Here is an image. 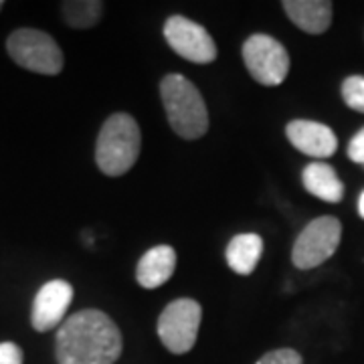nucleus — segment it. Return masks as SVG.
<instances>
[{
  "label": "nucleus",
  "mask_w": 364,
  "mask_h": 364,
  "mask_svg": "<svg viewBox=\"0 0 364 364\" xmlns=\"http://www.w3.org/2000/svg\"><path fill=\"white\" fill-rule=\"evenodd\" d=\"M122 350V332L102 310H81L59 326L57 364H116Z\"/></svg>",
  "instance_id": "obj_1"
},
{
  "label": "nucleus",
  "mask_w": 364,
  "mask_h": 364,
  "mask_svg": "<svg viewBox=\"0 0 364 364\" xmlns=\"http://www.w3.org/2000/svg\"><path fill=\"white\" fill-rule=\"evenodd\" d=\"M160 97L174 134L184 140H198L207 134V104L193 81L181 73H170L160 83Z\"/></svg>",
  "instance_id": "obj_2"
},
{
  "label": "nucleus",
  "mask_w": 364,
  "mask_h": 364,
  "mask_svg": "<svg viewBox=\"0 0 364 364\" xmlns=\"http://www.w3.org/2000/svg\"><path fill=\"white\" fill-rule=\"evenodd\" d=\"M142 134L138 122L128 114H114L104 122L97 144L95 164L105 176L126 174L140 156Z\"/></svg>",
  "instance_id": "obj_3"
},
{
  "label": "nucleus",
  "mask_w": 364,
  "mask_h": 364,
  "mask_svg": "<svg viewBox=\"0 0 364 364\" xmlns=\"http://www.w3.org/2000/svg\"><path fill=\"white\" fill-rule=\"evenodd\" d=\"M6 51L16 65L41 75H57L65 63L57 41L37 28L14 31L6 39Z\"/></svg>",
  "instance_id": "obj_4"
},
{
  "label": "nucleus",
  "mask_w": 364,
  "mask_h": 364,
  "mask_svg": "<svg viewBox=\"0 0 364 364\" xmlns=\"http://www.w3.org/2000/svg\"><path fill=\"white\" fill-rule=\"evenodd\" d=\"M200 320L203 308L196 299H174L158 318V338L172 354H186L195 348Z\"/></svg>",
  "instance_id": "obj_5"
},
{
  "label": "nucleus",
  "mask_w": 364,
  "mask_h": 364,
  "mask_svg": "<svg viewBox=\"0 0 364 364\" xmlns=\"http://www.w3.org/2000/svg\"><path fill=\"white\" fill-rule=\"evenodd\" d=\"M340 241L342 225L338 219L330 215L318 217L298 235L291 249V261L298 269H314L338 251Z\"/></svg>",
  "instance_id": "obj_6"
},
{
  "label": "nucleus",
  "mask_w": 364,
  "mask_h": 364,
  "mask_svg": "<svg viewBox=\"0 0 364 364\" xmlns=\"http://www.w3.org/2000/svg\"><path fill=\"white\" fill-rule=\"evenodd\" d=\"M243 63L247 67L249 75L257 83L275 87L286 81L291 59L279 41L257 33L243 43Z\"/></svg>",
  "instance_id": "obj_7"
},
{
  "label": "nucleus",
  "mask_w": 364,
  "mask_h": 364,
  "mask_svg": "<svg viewBox=\"0 0 364 364\" xmlns=\"http://www.w3.org/2000/svg\"><path fill=\"white\" fill-rule=\"evenodd\" d=\"M164 39L172 51L191 63L207 65L217 59V45L207 28L186 16H170L164 23Z\"/></svg>",
  "instance_id": "obj_8"
},
{
  "label": "nucleus",
  "mask_w": 364,
  "mask_h": 364,
  "mask_svg": "<svg viewBox=\"0 0 364 364\" xmlns=\"http://www.w3.org/2000/svg\"><path fill=\"white\" fill-rule=\"evenodd\" d=\"M73 299V286L65 279H53L41 287L33 301L31 324L37 332H47L63 324L65 314Z\"/></svg>",
  "instance_id": "obj_9"
},
{
  "label": "nucleus",
  "mask_w": 364,
  "mask_h": 364,
  "mask_svg": "<svg viewBox=\"0 0 364 364\" xmlns=\"http://www.w3.org/2000/svg\"><path fill=\"white\" fill-rule=\"evenodd\" d=\"M289 144L301 154L312 158H330L338 148V138L326 124L312 119H294L286 126Z\"/></svg>",
  "instance_id": "obj_10"
},
{
  "label": "nucleus",
  "mask_w": 364,
  "mask_h": 364,
  "mask_svg": "<svg viewBox=\"0 0 364 364\" xmlns=\"http://www.w3.org/2000/svg\"><path fill=\"white\" fill-rule=\"evenodd\" d=\"M287 18L308 35H322L332 25L330 0H284L282 2Z\"/></svg>",
  "instance_id": "obj_11"
},
{
  "label": "nucleus",
  "mask_w": 364,
  "mask_h": 364,
  "mask_svg": "<svg viewBox=\"0 0 364 364\" xmlns=\"http://www.w3.org/2000/svg\"><path fill=\"white\" fill-rule=\"evenodd\" d=\"M176 269V251L170 245H158L146 251L136 267V279L144 289L164 286Z\"/></svg>",
  "instance_id": "obj_12"
},
{
  "label": "nucleus",
  "mask_w": 364,
  "mask_h": 364,
  "mask_svg": "<svg viewBox=\"0 0 364 364\" xmlns=\"http://www.w3.org/2000/svg\"><path fill=\"white\" fill-rule=\"evenodd\" d=\"M301 182L304 188L314 195L316 198L324 200V203H340L344 196V184L338 178L336 170L332 168L326 162H312L308 164L301 172Z\"/></svg>",
  "instance_id": "obj_13"
},
{
  "label": "nucleus",
  "mask_w": 364,
  "mask_h": 364,
  "mask_svg": "<svg viewBox=\"0 0 364 364\" xmlns=\"http://www.w3.org/2000/svg\"><path fill=\"white\" fill-rule=\"evenodd\" d=\"M263 253V241L257 233L235 235L229 241L225 257L229 267L239 275H251L255 272Z\"/></svg>",
  "instance_id": "obj_14"
},
{
  "label": "nucleus",
  "mask_w": 364,
  "mask_h": 364,
  "mask_svg": "<svg viewBox=\"0 0 364 364\" xmlns=\"http://www.w3.org/2000/svg\"><path fill=\"white\" fill-rule=\"evenodd\" d=\"M104 13V2L100 0H67L61 4L65 23L73 28H91L97 25Z\"/></svg>",
  "instance_id": "obj_15"
},
{
  "label": "nucleus",
  "mask_w": 364,
  "mask_h": 364,
  "mask_svg": "<svg viewBox=\"0 0 364 364\" xmlns=\"http://www.w3.org/2000/svg\"><path fill=\"white\" fill-rule=\"evenodd\" d=\"M342 100L354 112L364 114V77L363 75H350L342 81Z\"/></svg>",
  "instance_id": "obj_16"
},
{
  "label": "nucleus",
  "mask_w": 364,
  "mask_h": 364,
  "mask_svg": "<svg viewBox=\"0 0 364 364\" xmlns=\"http://www.w3.org/2000/svg\"><path fill=\"white\" fill-rule=\"evenodd\" d=\"M255 364H304V358L294 348H277L263 354Z\"/></svg>",
  "instance_id": "obj_17"
},
{
  "label": "nucleus",
  "mask_w": 364,
  "mask_h": 364,
  "mask_svg": "<svg viewBox=\"0 0 364 364\" xmlns=\"http://www.w3.org/2000/svg\"><path fill=\"white\" fill-rule=\"evenodd\" d=\"M23 350L14 342H2L0 344V364H23Z\"/></svg>",
  "instance_id": "obj_18"
},
{
  "label": "nucleus",
  "mask_w": 364,
  "mask_h": 364,
  "mask_svg": "<svg viewBox=\"0 0 364 364\" xmlns=\"http://www.w3.org/2000/svg\"><path fill=\"white\" fill-rule=\"evenodd\" d=\"M348 158L356 164H364V128L352 136L348 144Z\"/></svg>",
  "instance_id": "obj_19"
},
{
  "label": "nucleus",
  "mask_w": 364,
  "mask_h": 364,
  "mask_svg": "<svg viewBox=\"0 0 364 364\" xmlns=\"http://www.w3.org/2000/svg\"><path fill=\"white\" fill-rule=\"evenodd\" d=\"M358 215L364 219V193L360 195V198H358Z\"/></svg>",
  "instance_id": "obj_20"
},
{
  "label": "nucleus",
  "mask_w": 364,
  "mask_h": 364,
  "mask_svg": "<svg viewBox=\"0 0 364 364\" xmlns=\"http://www.w3.org/2000/svg\"><path fill=\"white\" fill-rule=\"evenodd\" d=\"M2 6H4V2H2V0H0V9H2Z\"/></svg>",
  "instance_id": "obj_21"
}]
</instances>
